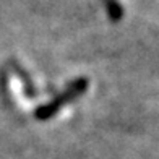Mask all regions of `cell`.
Listing matches in <instances>:
<instances>
[{
  "mask_svg": "<svg viewBox=\"0 0 159 159\" xmlns=\"http://www.w3.org/2000/svg\"><path fill=\"white\" fill-rule=\"evenodd\" d=\"M88 86H89L88 78H83V76L76 78L75 81H71L67 88H65L63 93H59L52 101H49L47 104H42L41 107H38V109L34 111V117L38 120H49L67 102H71V101L78 99L86 89H88Z\"/></svg>",
  "mask_w": 159,
  "mask_h": 159,
  "instance_id": "1",
  "label": "cell"
},
{
  "mask_svg": "<svg viewBox=\"0 0 159 159\" xmlns=\"http://www.w3.org/2000/svg\"><path fill=\"white\" fill-rule=\"evenodd\" d=\"M13 65V71L16 73V76L20 78V81L23 83V88H25V93L28 98H36L38 96V89H36V86L33 84V81L30 80V76L26 75V71L23 68H20V65L16 62H11Z\"/></svg>",
  "mask_w": 159,
  "mask_h": 159,
  "instance_id": "2",
  "label": "cell"
},
{
  "mask_svg": "<svg viewBox=\"0 0 159 159\" xmlns=\"http://www.w3.org/2000/svg\"><path fill=\"white\" fill-rule=\"evenodd\" d=\"M102 3H104V8H106L107 16H109L111 21L117 23V21L124 18V8H122V5L117 0H102Z\"/></svg>",
  "mask_w": 159,
  "mask_h": 159,
  "instance_id": "3",
  "label": "cell"
}]
</instances>
